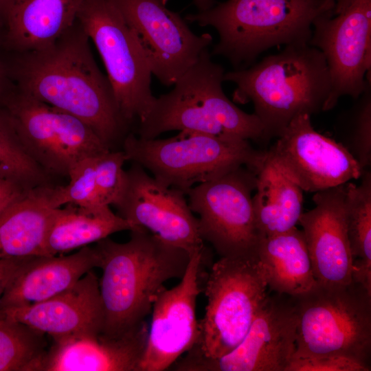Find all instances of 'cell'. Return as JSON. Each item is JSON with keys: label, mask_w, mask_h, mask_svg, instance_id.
<instances>
[{"label": "cell", "mask_w": 371, "mask_h": 371, "mask_svg": "<svg viewBox=\"0 0 371 371\" xmlns=\"http://www.w3.org/2000/svg\"><path fill=\"white\" fill-rule=\"evenodd\" d=\"M89 41L76 19L51 45L12 53L4 61L17 89L79 118L110 148L128 124L117 108L108 78L93 58Z\"/></svg>", "instance_id": "obj_1"}, {"label": "cell", "mask_w": 371, "mask_h": 371, "mask_svg": "<svg viewBox=\"0 0 371 371\" xmlns=\"http://www.w3.org/2000/svg\"><path fill=\"white\" fill-rule=\"evenodd\" d=\"M94 247L102 271L101 335L109 338L120 337L142 324L164 282L181 279L192 255L142 227L131 230L126 243L107 237Z\"/></svg>", "instance_id": "obj_2"}, {"label": "cell", "mask_w": 371, "mask_h": 371, "mask_svg": "<svg viewBox=\"0 0 371 371\" xmlns=\"http://www.w3.org/2000/svg\"><path fill=\"white\" fill-rule=\"evenodd\" d=\"M223 79L236 85L234 101L253 104L269 140L296 116L323 111L330 89L326 60L308 43L285 45L256 64L225 72Z\"/></svg>", "instance_id": "obj_3"}, {"label": "cell", "mask_w": 371, "mask_h": 371, "mask_svg": "<svg viewBox=\"0 0 371 371\" xmlns=\"http://www.w3.org/2000/svg\"><path fill=\"white\" fill-rule=\"evenodd\" d=\"M335 6V0H227L186 19L214 27L219 40L212 54L238 69L273 47L309 43L314 21Z\"/></svg>", "instance_id": "obj_4"}, {"label": "cell", "mask_w": 371, "mask_h": 371, "mask_svg": "<svg viewBox=\"0 0 371 371\" xmlns=\"http://www.w3.org/2000/svg\"><path fill=\"white\" fill-rule=\"evenodd\" d=\"M224 74L205 49L170 92L155 97L138 122L137 136L155 139L167 131H185L268 142L258 117L240 109L223 92Z\"/></svg>", "instance_id": "obj_5"}, {"label": "cell", "mask_w": 371, "mask_h": 371, "mask_svg": "<svg viewBox=\"0 0 371 371\" xmlns=\"http://www.w3.org/2000/svg\"><path fill=\"white\" fill-rule=\"evenodd\" d=\"M296 317L293 357L336 355L370 366L371 293L360 283H317L291 296Z\"/></svg>", "instance_id": "obj_6"}, {"label": "cell", "mask_w": 371, "mask_h": 371, "mask_svg": "<svg viewBox=\"0 0 371 371\" xmlns=\"http://www.w3.org/2000/svg\"><path fill=\"white\" fill-rule=\"evenodd\" d=\"M123 151L126 160L186 194L195 185L239 166L256 170L266 153L255 149L249 140L185 131L167 139H147L129 133L123 141Z\"/></svg>", "instance_id": "obj_7"}, {"label": "cell", "mask_w": 371, "mask_h": 371, "mask_svg": "<svg viewBox=\"0 0 371 371\" xmlns=\"http://www.w3.org/2000/svg\"><path fill=\"white\" fill-rule=\"evenodd\" d=\"M257 253L221 257L207 273L205 314L198 320L199 337L187 352L219 358L243 339L269 293Z\"/></svg>", "instance_id": "obj_8"}, {"label": "cell", "mask_w": 371, "mask_h": 371, "mask_svg": "<svg viewBox=\"0 0 371 371\" xmlns=\"http://www.w3.org/2000/svg\"><path fill=\"white\" fill-rule=\"evenodd\" d=\"M0 106L23 148L47 173L68 176L82 159L111 150L83 121L14 85Z\"/></svg>", "instance_id": "obj_9"}, {"label": "cell", "mask_w": 371, "mask_h": 371, "mask_svg": "<svg viewBox=\"0 0 371 371\" xmlns=\"http://www.w3.org/2000/svg\"><path fill=\"white\" fill-rule=\"evenodd\" d=\"M77 20L102 59L122 117L128 125L138 122L155 97L151 69L133 32L109 0H82Z\"/></svg>", "instance_id": "obj_10"}, {"label": "cell", "mask_w": 371, "mask_h": 371, "mask_svg": "<svg viewBox=\"0 0 371 371\" xmlns=\"http://www.w3.org/2000/svg\"><path fill=\"white\" fill-rule=\"evenodd\" d=\"M256 170L241 166L192 187L188 205L199 215L201 238L221 257L257 253L263 238L256 225L252 192Z\"/></svg>", "instance_id": "obj_11"}, {"label": "cell", "mask_w": 371, "mask_h": 371, "mask_svg": "<svg viewBox=\"0 0 371 371\" xmlns=\"http://www.w3.org/2000/svg\"><path fill=\"white\" fill-rule=\"evenodd\" d=\"M309 44L322 53L330 74L323 111L343 96H359L371 84V0H354L341 12L317 19Z\"/></svg>", "instance_id": "obj_12"}, {"label": "cell", "mask_w": 371, "mask_h": 371, "mask_svg": "<svg viewBox=\"0 0 371 371\" xmlns=\"http://www.w3.org/2000/svg\"><path fill=\"white\" fill-rule=\"evenodd\" d=\"M297 317L291 296L268 294L247 333L216 359L189 352L170 367L177 371H286L295 352Z\"/></svg>", "instance_id": "obj_13"}, {"label": "cell", "mask_w": 371, "mask_h": 371, "mask_svg": "<svg viewBox=\"0 0 371 371\" xmlns=\"http://www.w3.org/2000/svg\"><path fill=\"white\" fill-rule=\"evenodd\" d=\"M133 32L152 74L166 86L175 82L212 43L194 34L179 14L158 0H109Z\"/></svg>", "instance_id": "obj_14"}, {"label": "cell", "mask_w": 371, "mask_h": 371, "mask_svg": "<svg viewBox=\"0 0 371 371\" xmlns=\"http://www.w3.org/2000/svg\"><path fill=\"white\" fill-rule=\"evenodd\" d=\"M206 247L191 255L186 271L174 287L163 286L155 297L145 351L139 371H163L170 368L196 343V300L205 264L209 260Z\"/></svg>", "instance_id": "obj_15"}, {"label": "cell", "mask_w": 371, "mask_h": 371, "mask_svg": "<svg viewBox=\"0 0 371 371\" xmlns=\"http://www.w3.org/2000/svg\"><path fill=\"white\" fill-rule=\"evenodd\" d=\"M181 191L166 186L133 162L124 172L113 203L117 214L134 228L142 227L190 254L205 247L195 217Z\"/></svg>", "instance_id": "obj_16"}, {"label": "cell", "mask_w": 371, "mask_h": 371, "mask_svg": "<svg viewBox=\"0 0 371 371\" xmlns=\"http://www.w3.org/2000/svg\"><path fill=\"white\" fill-rule=\"evenodd\" d=\"M269 153L302 190L316 192L361 177L363 170L338 142L316 131L311 115L294 117Z\"/></svg>", "instance_id": "obj_17"}, {"label": "cell", "mask_w": 371, "mask_h": 371, "mask_svg": "<svg viewBox=\"0 0 371 371\" xmlns=\"http://www.w3.org/2000/svg\"><path fill=\"white\" fill-rule=\"evenodd\" d=\"M346 183L315 192V207L302 212L299 218L313 275L319 284L341 285L352 281L354 260L348 236Z\"/></svg>", "instance_id": "obj_18"}, {"label": "cell", "mask_w": 371, "mask_h": 371, "mask_svg": "<svg viewBox=\"0 0 371 371\" xmlns=\"http://www.w3.org/2000/svg\"><path fill=\"white\" fill-rule=\"evenodd\" d=\"M0 314L54 340L99 335L104 319L99 278L91 270L53 297L29 306L0 308Z\"/></svg>", "instance_id": "obj_19"}, {"label": "cell", "mask_w": 371, "mask_h": 371, "mask_svg": "<svg viewBox=\"0 0 371 371\" xmlns=\"http://www.w3.org/2000/svg\"><path fill=\"white\" fill-rule=\"evenodd\" d=\"M148 328L144 321L118 338L100 334L54 340L33 371H139Z\"/></svg>", "instance_id": "obj_20"}, {"label": "cell", "mask_w": 371, "mask_h": 371, "mask_svg": "<svg viewBox=\"0 0 371 371\" xmlns=\"http://www.w3.org/2000/svg\"><path fill=\"white\" fill-rule=\"evenodd\" d=\"M99 265L95 248L89 245L67 256H34L1 297L0 308L29 306L53 297Z\"/></svg>", "instance_id": "obj_21"}, {"label": "cell", "mask_w": 371, "mask_h": 371, "mask_svg": "<svg viewBox=\"0 0 371 371\" xmlns=\"http://www.w3.org/2000/svg\"><path fill=\"white\" fill-rule=\"evenodd\" d=\"M61 187L27 189L0 212V259L42 256L52 214L63 205Z\"/></svg>", "instance_id": "obj_22"}, {"label": "cell", "mask_w": 371, "mask_h": 371, "mask_svg": "<svg viewBox=\"0 0 371 371\" xmlns=\"http://www.w3.org/2000/svg\"><path fill=\"white\" fill-rule=\"evenodd\" d=\"M82 0H16L2 30L3 49L21 53L44 48L76 22Z\"/></svg>", "instance_id": "obj_23"}, {"label": "cell", "mask_w": 371, "mask_h": 371, "mask_svg": "<svg viewBox=\"0 0 371 371\" xmlns=\"http://www.w3.org/2000/svg\"><path fill=\"white\" fill-rule=\"evenodd\" d=\"M55 208L45 234L42 256H54L97 243L115 232L134 229L109 205L65 204Z\"/></svg>", "instance_id": "obj_24"}, {"label": "cell", "mask_w": 371, "mask_h": 371, "mask_svg": "<svg viewBox=\"0 0 371 371\" xmlns=\"http://www.w3.org/2000/svg\"><path fill=\"white\" fill-rule=\"evenodd\" d=\"M252 197L258 229L262 237L287 232L299 222L303 210L302 190L269 153L256 169Z\"/></svg>", "instance_id": "obj_25"}, {"label": "cell", "mask_w": 371, "mask_h": 371, "mask_svg": "<svg viewBox=\"0 0 371 371\" xmlns=\"http://www.w3.org/2000/svg\"><path fill=\"white\" fill-rule=\"evenodd\" d=\"M257 255L267 287L273 293L296 296L308 291L317 283L303 232L297 227L263 237Z\"/></svg>", "instance_id": "obj_26"}, {"label": "cell", "mask_w": 371, "mask_h": 371, "mask_svg": "<svg viewBox=\"0 0 371 371\" xmlns=\"http://www.w3.org/2000/svg\"><path fill=\"white\" fill-rule=\"evenodd\" d=\"M363 170L361 183H346L345 210L353 260L352 280L371 293V171Z\"/></svg>", "instance_id": "obj_27"}, {"label": "cell", "mask_w": 371, "mask_h": 371, "mask_svg": "<svg viewBox=\"0 0 371 371\" xmlns=\"http://www.w3.org/2000/svg\"><path fill=\"white\" fill-rule=\"evenodd\" d=\"M337 117L335 132L339 142L362 170L371 165V84Z\"/></svg>", "instance_id": "obj_28"}, {"label": "cell", "mask_w": 371, "mask_h": 371, "mask_svg": "<svg viewBox=\"0 0 371 371\" xmlns=\"http://www.w3.org/2000/svg\"><path fill=\"white\" fill-rule=\"evenodd\" d=\"M44 335L0 314V371H32L46 350Z\"/></svg>", "instance_id": "obj_29"}, {"label": "cell", "mask_w": 371, "mask_h": 371, "mask_svg": "<svg viewBox=\"0 0 371 371\" xmlns=\"http://www.w3.org/2000/svg\"><path fill=\"white\" fill-rule=\"evenodd\" d=\"M0 177L25 189L47 183V172L23 148L1 106Z\"/></svg>", "instance_id": "obj_30"}, {"label": "cell", "mask_w": 371, "mask_h": 371, "mask_svg": "<svg viewBox=\"0 0 371 371\" xmlns=\"http://www.w3.org/2000/svg\"><path fill=\"white\" fill-rule=\"evenodd\" d=\"M126 161L123 150H109L96 157L95 184L99 205H113L116 201L123 184V165Z\"/></svg>", "instance_id": "obj_31"}, {"label": "cell", "mask_w": 371, "mask_h": 371, "mask_svg": "<svg viewBox=\"0 0 371 371\" xmlns=\"http://www.w3.org/2000/svg\"><path fill=\"white\" fill-rule=\"evenodd\" d=\"M96 157L82 159L70 170L68 175L69 182L61 188L63 205L67 203L100 205L98 201L95 184Z\"/></svg>", "instance_id": "obj_32"}, {"label": "cell", "mask_w": 371, "mask_h": 371, "mask_svg": "<svg viewBox=\"0 0 371 371\" xmlns=\"http://www.w3.org/2000/svg\"><path fill=\"white\" fill-rule=\"evenodd\" d=\"M370 366L336 355L293 357L286 371H370Z\"/></svg>", "instance_id": "obj_33"}, {"label": "cell", "mask_w": 371, "mask_h": 371, "mask_svg": "<svg viewBox=\"0 0 371 371\" xmlns=\"http://www.w3.org/2000/svg\"><path fill=\"white\" fill-rule=\"evenodd\" d=\"M33 257L34 256L0 259V299Z\"/></svg>", "instance_id": "obj_34"}, {"label": "cell", "mask_w": 371, "mask_h": 371, "mask_svg": "<svg viewBox=\"0 0 371 371\" xmlns=\"http://www.w3.org/2000/svg\"><path fill=\"white\" fill-rule=\"evenodd\" d=\"M25 190L14 181L0 177V212Z\"/></svg>", "instance_id": "obj_35"}, {"label": "cell", "mask_w": 371, "mask_h": 371, "mask_svg": "<svg viewBox=\"0 0 371 371\" xmlns=\"http://www.w3.org/2000/svg\"><path fill=\"white\" fill-rule=\"evenodd\" d=\"M2 29H0V104L6 94L12 89L14 85L10 79L4 59L1 55Z\"/></svg>", "instance_id": "obj_36"}, {"label": "cell", "mask_w": 371, "mask_h": 371, "mask_svg": "<svg viewBox=\"0 0 371 371\" xmlns=\"http://www.w3.org/2000/svg\"><path fill=\"white\" fill-rule=\"evenodd\" d=\"M16 0H0V29L3 28L8 14Z\"/></svg>", "instance_id": "obj_37"}, {"label": "cell", "mask_w": 371, "mask_h": 371, "mask_svg": "<svg viewBox=\"0 0 371 371\" xmlns=\"http://www.w3.org/2000/svg\"><path fill=\"white\" fill-rule=\"evenodd\" d=\"M194 3L199 11H204L214 5V0H194Z\"/></svg>", "instance_id": "obj_38"}, {"label": "cell", "mask_w": 371, "mask_h": 371, "mask_svg": "<svg viewBox=\"0 0 371 371\" xmlns=\"http://www.w3.org/2000/svg\"><path fill=\"white\" fill-rule=\"evenodd\" d=\"M354 0H335V9L334 14H337L347 8Z\"/></svg>", "instance_id": "obj_39"}, {"label": "cell", "mask_w": 371, "mask_h": 371, "mask_svg": "<svg viewBox=\"0 0 371 371\" xmlns=\"http://www.w3.org/2000/svg\"><path fill=\"white\" fill-rule=\"evenodd\" d=\"M159 1H160L161 3H164V4H166V2L168 1V0H158Z\"/></svg>", "instance_id": "obj_40"}]
</instances>
